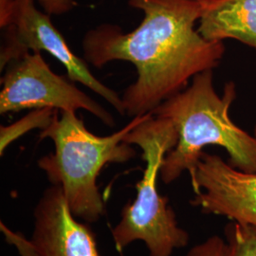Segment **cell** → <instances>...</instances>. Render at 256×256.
Returning a JSON list of instances; mask_svg holds the SVG:
<instances>
[{
    "instance_id": "8fae6325",
    "label": "cell",
    "mask_w": 256,
    "mask_h": 256,
    "mask_svg": "<svg viewBox=\"0 0 256 256\" xmlns=\"http://www.w3.org/2000/svg\"><path fill=\"white\" fill-rule=\"evenodd\" d=\"M227 256H256V227L232 222L225 228Z\"/></svg>"
},
{
    "instance_id": "7a4b0ae2",
    "label": "cell",
    "mask_w": 256,
    "mask_h": 256,
    "mask_svg": "<svg viewBox=\"0 0 256 256\" xmlns=\"http://www.w3.org/2000/svg\"><path fill=\"white\" fill-rule=\"evenodd\" d=\"M236 90L229 82L220 97L214 88L212 70L196 75L185 90L160 104L152 114L170 119L178 132L176 146L166 155L160 178L174 182L188 171L194 188L203 148L218 146L229 155V164L238 170L256 173V137L238 126L229 116Z\"/></svg>"
},
{
    "instance_id": "277c9868",
    "label": "cell",
    "mask_w": 256,
    "mask_h": 256,
    "mask_svg": "<svg viewBox=\"0 0 256 256\" xmlns=\"http://www.w3.org/2000/svg\"><path fill=\"white\" fill-rule=\"evenodd\" d=\"M178 140L174 122L153 114L131 130L124 142L135 144L142 151L146 165L137 183V198L122 210V220L112 229L118 252L135 241H142L149 256H171L174 250L186 247L189 234L178 226L168 198L158 191V176L166 155Z\"/></svg>"
},
{
    "instance_id": "9a60e30c",
    "label": "cell",
    "mask_w": 256,
    "mask_h": 256,
    "mask_svg": "<svg viewBox=\"0 0 256 256\" xmlns=\"http://www.w3.org/2000/svg\"><path fill=\"white\" fill-rule=\"evenodd\" d=\"M198 1H200V2H204V1H206V0H198Z\"/></svg>"
},
{
    "instance_id": "8992f818",
    "label": "cell",
    "mask_w": 256,
    "mask_h": 256,
    "mask_svg": "<svg viewBox=\"0 0 256 256\" xmlns=\"http://www.w3.org/2000/svg\"><path fill=\"white\" fill-rule=\"evenodd\" d=\"M1 84L0 113L50 108L88 111L108 126L114 119L99 104L63 76L54 74L40 52H27L6 66Z\"/></svg>"
},
{
    "instance_id": "3957f363",
    "label": "cell",
    "mask_w": 256,
    "mask_h": 256,
    "mask_svg": "<svg viewBox=\"0 0 256 256\" xmlns=\"http://www.w3.org/2000/svg\"><path fill=\"white\" fill-rule=\"evenodd\" d=\"M152 113L137 116L118 132L106 137L86 129L75 112L62 111L42 130L40 138H50L54 153L38 160L52 185L62 188L76 218L94 223L106 214V205L97 185L98 176L108 164H124L136 155L124 138Z\"/></svg>"
},
{
    "instance_id": "4fadbf2b",
    "label": "cell",
    "mask_w": 256,
    "mask_h": 256,
    "mask_svg": "<svg viewBox=\"0 0 256 256\" xmlns=\"http://www.w3.org/2000/svg\"><path fill=\"white\" fill-rule=\"evenodd\" d=\"M10 0H0V8L6 6ZM48 14H62L75 6L74 0H37Z\"/></svg>"
},
{
    "instance_id": "9c48e42d",
    "label": "cell",
    "mask_w": 256,
    "mask_h": 256,
    "mask_svg": "<svg viewBox=\"0 0 256 256\" xmlns=\"http://www.w3.org/2000/svg\"><path fill=\"white\" fill-rule=\"evenodd\" d=\"M198 32L208 41L236 39L256 50V0H206Z\"/></svg>"
},
{
    "instance_id": "6da1fadb",
    "label": "cell",
    "mask_w": 256,
    "mask_h": 256,
    "mask_svg": "<svg viewBox=\"0 0 256 256\" xmlns=\"http://www.w3.org/2000/svg\"><path fill=\"white\" fill-rule=\"evenodd\" d=\"M128 4L144 14L137 28L124 34L117 26L102 25L86 34L82 46L86 60L96 68L115 60L135 64L137 80L122 97L126 114L134 118L152 113L196 75L216 68L225 46L194 30L202 12L198 0H128Z\"/></svg>"
},
{
    "instance_id": "5bb4252c",
    "label": "cell",
    "mask_w": 256,
    "mask_h": 256,
    "mask_svg": "<svg viewBox=\"0 0 256 256\" xmlns=\"http://www.w3.org/2000/svg\"><path fill=\"white\" fill-rule=\"evenodd\" d=\"M254 136H256V128H254Z\"/></svg>"
},
{
    "instance_id": "ba28073f",
    "label": "cell",
    "mask_w": 256,
    "mask_h": 256,
    "mask_svg": "<svg viewBox=\"0 0 256 256\" xmlns=\"http://www.w3.org/2000/svg\"><path fill=\"white\" fill-rule=\"evenodd\" d=\"M191 204L203 212L256 227V173L232 167L221 156L202 152Z\"/></svg>"
},
{
    "instance_id": "30bf717a",
    "label": "cell",
    "mask_w": 256,
    "mask_h": 256,
    "mask_svg": "<svg viewBox=\"0 0 256 256\" xmlns=\"http://www.w3.org/2000/svg\"><path fill=\"white\" fill-rule=\"evenodd\" d=\"M57 110L50 108H38L28 113L27 116L18 120L16 122L10 124L8 126H1L0 128V154L3 155L12 142L22 137L28 131L32 129L45 130L50 126Z\"/></svg>"
},
{
    "instance_id": "5b68a950",
    "label": "cell",
    "mask_w": 256,
    "mask_h": 256,
    "mask_svg": "<svg viewBox=\"0 0 256 256\" xmlns=\"http://www.w3.org/2000/svg\"><path fill=\"white\" fill-rule=\"evenodd\" d=\"M0 26L4 28L1 70L30 50L46 52L64 66L70 81L81 82L110 102L120 114H126L122 97L92 74L84 61L68 46L48 14L37 9L34 0H10L0 8Z\"/></svg>"
},
{
    "instance_id": "7c38bea8",
    "label": "cell",
    "mask_w": 256,
    "mask_h": 256,
    "mask_svg": "<svg viewBox=\"0 0 256 256\" xmlns=\"http://www.w3.org/2000/svg\"><path fill=\"white\" fill-rule=\"evenodd\" d=\"M227 243L218 236L207 238L200 244L192 248L185 256H226Z\"/></svg>"
},
{
    "instance_id": "52a82bcc",
    "label": "cell",
    "mask_w": 256,
    "mask_h": 256,
    "mask_svg": "<svg viewBox=\"0 0 256 256\" xmlns=\"http://www.w3.org/2000/svg\"><path fill=\"white\" fill-rule=\"evenodd\" d=\"M34 229L30 239L1 222L7 242L20 256H100L92 229L72 212L60 186L46 189L34 208Z\"/></svg>"
}]
</instances>
